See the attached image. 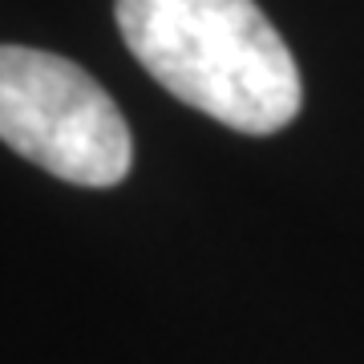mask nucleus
<instances>
[{"label":"nucleus","instance_id":"obj_1","mask_svg":"<svg viewBox=\"0 0 364 364\" xmlns=\"http://www.w3.org/2000/svg\"><path fill=\"white\" fill-rule=\"evenodd\" d=\"M138 65L178 102L239 134H275L299 114L304 81L255 0H114Z\"/></svg>","mask_w":364,"mask_h":364},{"label":"nucleus","instance_id":"obj_2","mask_svg":"<svg viewBox=\"0 0 364 364\" xmlns=\"http://www.w3.org/2000/svg\"><path fill=\"white\" fill-rule=\"evenodd\" d=\"M0 142L73 186H117L134 162L114 97L81 65L25 45H0Z\"/></svg>","mask_w":364,"mask_h":364}]
</instances>
